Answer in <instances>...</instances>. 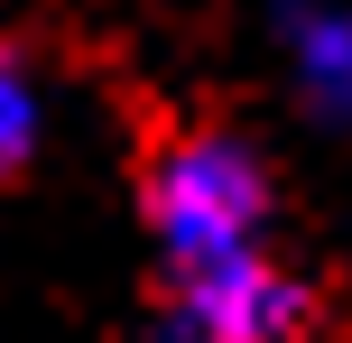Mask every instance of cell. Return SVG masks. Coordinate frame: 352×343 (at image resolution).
<instances>
[{"mask_svg": "<svg viewBox=\"0 0 352 343\" xmlns=\"http://www.w3.org/2000/svg\"><path fill=\"white\" fill-rule=\"evenodd\" d=\"M140 214H148L167 278H195V269H232V260L269 251L278 186H269V158L241 130H176L140 177Z\"/></svg>", "mask_w": 352, "mask_h": 343, "instance_id": "obj_1", "label": "cell"}, {"mask_svg": "<svg viewBox=\"0 0 352 343\" xmlns=\"http://www.w3.org/2000/svg\"><path fill=\"white\" fill-rule=\"evenodd\" d=\"M269 47L297 111L352 140V0H269Z\"/></svg>", "mask_w": 352, "mask_h": 343, "instance_id": "obj_3", "label": "cell"}, {"mask_svg": "<svg viewBox=\"0 0 352 343\" xmlns=\"http://www.w3.org/2000/svg\"><path fill=\"white\" fill-rule=\"evenodd\" d=\"M47 130H56V93H47V74H37V56L0 47V177H19V167L47 148Z\"/></svg>", "mask_w": 352, "mask_h": 343, "instance_id": "obj_4", "label": "cell"}, {"mask_svg": "<svg viewBox=\"0 0 352 343\" xmlns=\"http://www.w3.org/2000/svg\"><path fill=\"white\" fill-rule=\"evenodd\" d=\"M306 316H316V297L278 251L167 278V343H297Z\"/></svg>", "mask_w": 352, "mask_h": 343, "instance_id": "obj_2", "label": "cell"}]
</instances>
